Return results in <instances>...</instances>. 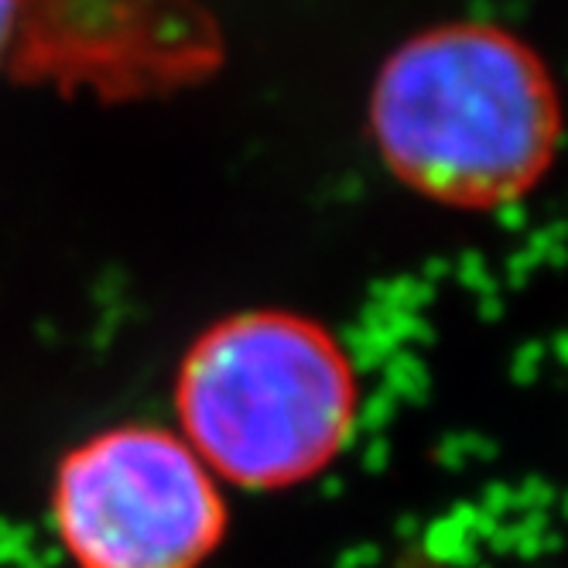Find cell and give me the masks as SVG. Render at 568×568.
Listing matches in <instances>:
<instances>
[{"label":"cell","mask_w":568,"mask_h":568,"mask_svg":"<svg viewBox=\"0 0 568 568\" xmlns=\"http://www.w3.org/2000/svg\"><path fill=\"white\" fill-rule=\"evenodd\" d=\"M223 55V31L202 0H14L11 75L65 97H169L206 83Z\"/></svg>","instance_id":"obj_4"},{"label":"cell","mask_w":568,"mask_h":568,"mask_svg":"<svg viewBox=\"0 0 568 568\" xmlns=\"http://www.w3.org/2000/svg\"><path fill=\"white\" fill-rule=\"evenodd\" d=\"M565 113L555 75L520 34L435 24L400 42L371 93V134L387 172L449 210L490 213L551 172Z\"/></svg>","instance_id":"obj_1"},{"label":"cell","mask_w":568,"mask_h":568,"mask_svg":"<svg viewBox=\"0 0 568 568\" xmlns=\"http://www.w3.org/2000/svg\"><path fill=\"white\" fill-rule=\"evenodd\" d=\"M175 432L223 486L281 494L326 473L359 425L346 343L295 308H240L202 329L175 371Z\"/></svg>","instance_id":"obj_2"},{"label":"cell","mask_w":568,"mask_h":568,"mask_svg":"<svg viewBox=\"0 0 568 568\" xmlns=\"http://www.w3.org/2000/svg\"><path fill=\"white\" fill-rule=\"evenodd\" d=\"M52 531L75 568H202L230 535L226 486L165 425H106L52 469Z\"/></svg>","instance_id":"obj_3"},{"label":"cell","mask_w":568,"mask_h":568,"mask_svg":"<svg viewBox=\"0 0 568 568\" xmlns=\"http://www.w3.org/2000/svg\"><path fill=\"white\" fill-rule=\"evenodd\" d=\"M11 34H14V0H0V65L8 62Z\"/></svg>","instance_id":"obj_5"}]
</instances>
